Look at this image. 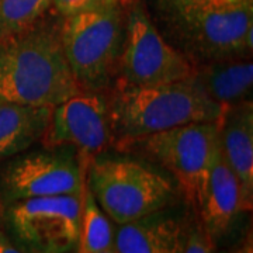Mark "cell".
<instances>
[{
  "label": "cell",
  "mask_w": 253,
  "mask_h": 253,
  "mask_svg": "<svg viewBox=\"0 0 253 253\" xmlns=\"http://www.w3.org/2000/svg\"><path fill=\"white\" fill-rule=\"evenodd\" d=\"M81 90L63 55L59 28L36 24L0 45V100L54 107Z\"/></svg>",
  "instance_id": "obj_1"
},
{
  "label": "cell",
  "mask_w": 253,
  "mask_h": 253,
  "mask_svg": "<svg viewBox=\"0 0 253 253\" xmlns=\"http://www.w3.org/2000/svg\"><path fill=\"white\" fill-rule=\"evenodd\" d=\"M109 109L113 136L121 144L186 124L218 121L224 110L191 78L152 86L120 83Z\"/></svg>",
  "instance_id": "obj_2"
},
{
  "label": "cell",
  "mask_w": 253,
  "mask_h": 253,
  "mask_svg": "<svg viewBox=\"0 0 253 253\" xmlns=\"http://www.w3.org/2000/svg\"><path fill=\"white\" fill-rule=\"evenodd\" d=\"M59 37L66 62L82 90L106 87L124 41L118 6H99L65 17Z\"/></svg>",
  "instance_id": "obj_3"
},
{
  "label": "cell",
  "mask_w": 253,
  "mask_h": 253,
  "mask_svg": "<svg viewBox=\"0 0 253 253\" xmlns=\"http://www.w3.org/2000/svg\"><path fill=\"white\" fill-rule=\"evenodd\" d=\"M86 173V184L97 204L118 225L163 210L174 194L168 177L135 161H99Z\"/></svg>",
  "instance_id": "obj_4"
},
{
  "label": "cell",
  "mask_w": 253,
  "mask_h": 253,
  "mask_svg": "<svg viewBox=\"0 0 253 253\" xmlns=\"http://www.w3.org/2000/svg\"><path fill=\"white\" fill-rule=\"evenodd\" d=\"M134 142L172 173L186 203L200 218L208 174L219 146L217 121L176 126Z\"/></svg>",
  "instance_id": "obj_5"
},
{
  "label": "cell",
  "mask_w": 253,
  "mask_h": 253,
  "mask_svg": "<svg viewBox=\"0 0 253 253\" xmlns=\"http://www.w3.org/2000/svg\"><path fill=\"white\" fill-rule=\"evenodd\" d=\"M83 194L20 200L7 212L16 244L26 253H73L81 234Z\"/></svg>",
  "instance_id": "obj_6"
},
{
  "label": "cell",
  "mask_w": 253,
  "mask_h": 253,
  "mask_svg": "<svg viewBox=\"0 0 253 253\" xmlns=\"http://www.w3.org/2000/svg\"><path fill=\"white\" fill-rule=\"evenodd\" d=\"M118 71L120 83L152 86L187 81L193 76L194 66L163 40L144 9L134 6L126 21Z\"/></svg>",
  "instance_id": "obj_7"
},
{
  "label": "cell",
  "mask_w": 253,
  "mask_h": 253,
  "mask_svg": "<svg viewBox=\"0 0 253 253\" xmlns=\"http://www.w3.org/2000/svg\"><path fill=\"white\" fill-rule=\"evenodd\" d=\"M186 40L208 59L244 56L252 51L253 0L174 10Z\"/></svg>",
  "instance_id": "obj_8"
},
{
  "label": "cell",
  "mask_w": 253,
  "mask_h": 253,
  "mask_svg": "<svg viewBox=\"0 0 253 253\" xmlns=\"http://www.w3.org/2000/svg\"><path fill=\"white\" fill-rule=\"evenodd\" d=\"M33 152L11 163L3 177L9 201L83 194L87 163L63 148Z\"/></svg>",
  "instance_id": "obj_9"
},
{
  "label": "cell",
  "mask_w": 253,
  "mask_h": 253,
  "mask_svg": "<svg viewBox=\"0 0 253 253\" xmlns=\"http://www.w3.org/2000/svg\"><path fill=\"white\" fill-rule=\"evenodd\" d=\"M111 139L109 103L99 91L90 90L54 106L42 136L46 148H75L84 161L104 151Z\"/></svg>",
  "instance_id": "obj_10"
},
{
  "label": "cell",
  "mask_w": 253,
  "mask_h": 253,
  "mask_svg": "<svg viewBox=\"0 0 253 253\" xmlns=\"http://www.w3.org/2000/svg\"><path fill=\"white\" fill-rule=\"evenodd\" d=\"M219 149L239 180L244 211L253 204V104L244 100L224 107L217 121Z\"/></svg>",
  "instance_id": "obj_11"
},
{
  "label": "cell",
  "mask_w": 253,
  "mask_h": 253,
  "mask_svg": "<svg viewBox=\"0 0 253 253\" xmlns=\"http://www.w3.org/2000/svg\"><path fill=\"white\" fill-rule=\"evenodd\" d=\"M190 226L183 218L159 210L114 231L118 253H183Z\"/></svg>",
  "instance_id": "obj_12"
},
{
  "label": "cell",
  "mask_w": 253,
  "mask_h": 253,
  "mask_svg": "<svg viewBox=\"0 0 253 253\" xmlns=\"http://www.w3.org/2000/svg\"><path fill=\"white\" fill-rule=\"evenodd\" d=\"M242 211L241 184L218 146L215 159L208 174L200 222L211 238L217 241L231 231Z\"/></svg>",
  "instance_id": "obj_13"
},
{
  "label": "cell",
  "mask_w": 253,
  "mask_h": 253,
  "mask_svg": "<svg viewBox=\"0 0 253 253\" xmlns=\"http://www.w3.org/2000/svg\"><path fill=\"white\" fill-rule=\"evenodd\" d=\"M208 99L222 109L241 103L252 93L253 65L249 58L232 56L210 59V62L194 68L191 76Z\"/></svg>",
  "instance_id": "obj_14"
},
{
  "label": "cell",
  "mask_w": 253,
  "mask_h": 253,
  "mask_svg": "<svg viewBox=\"0 0 253 253\" xmlns=\"http://www.w3.org/2000/svg\"><path fill=\"white\" fill-rule=\"evenodd\" d=\"M52 107H34L0 100V161L42 139Z\"/></svg>",
  "instance_id": "obj_15"
},
{
  "label": "cell",
  "mask_w": 253,
  "mask_h": 253,
  "mask_svg": "<svg viewBox=\"0 0 253 253\" xmlns=\"http://www.w3.org/2000/svg\"><path fill=\"white\" fill-rule=\"evenodd\" d=\"M109 249H114V229L110 218L100 208L87 184H84L81 234L76 253H97Z\"/></svg>",
  "instance_id": "obj_16"
},
{
  "label": "cell",
  "mask_w": 253,
  "mask_h": 253,
  "mask_svg": "<svg viewBox=\"0 0 253 253\" xmlns=\"http://www.w3.org/2000/svg\"><path fill=\"white\" fill-rule=\"evenodd\" d=\"M51 0H0V45L33 28Z\"/></svg>",
  "instance_id": "obj_17"
},
{
  "label": "cell",
  "mask_w": 253,
  "mask_h": 253,
  "mask_svg": "<svg viewBox=\"0 0 253 253\" xmlns=\"http://www.w3.org/2000/svg\"><path fill=\"white\" fill-rule=\"evenodd\" d=\"M214 244L215 241L206 231V228L201 225V222H197L193 228H190L183 253H215Z\"/></svg>",
  "instance_id": "obj_18"
},
{
  "label": "cell",
  "mask_w": 253,
  "mask_h": 253,
  "mask_svg": "<svg viewBox=\"0 0 253 253\" xmlns=\"http://www.w3.org/2000/svg\"><path fill=\"white\" fill-rule=\"evenodd\" d=\"M51 4L63 17L101 6L100 0H51Z\"/></svg>",
  "instance_id": "obj_19"
},
{
  "label": "cell",
  "mask_w": 253,
  "mask_h": 253,
  "mask_svg": "<svg viewBox=\"0 0 253 253\" xmlns=\"http://www.w3.org/2000/svg\"><path fill=\"white\" fill-rule=\"evenodd\" d=\"M163 1L174 11V10L186 9V7L219 4V3H232V1H241V0H163Z\"/></svg>",
  "instance_id": "obj_20"
},
{
  "label": "cell",
  "mask_w": 253,
  "mask_h": 253,
  "mask_svg": "<svg viewBox=\"0 0 253 253\" xmlns=\"http://www.w3.org/2000/svg\"><path fill=\"white\" fill-rule=\"evenodd\" d=\"M228 253H253L252 231L249 229L244 235V238L234 248H231V251Z\"/></svg>",
  "instance_id": "obj_21"
},
{
  "label": "cell",
  "mask_w": 253,
  "mask_h": 253,
  "mask_svg": "<svg viewBox=\"0 0 253 253\" xmlns=\"http://www.w3.org/2000/svg\"><path fill=\"white\" fill-rule=\"evenodd\" d=\"M0 253H26L16 242H13L3 231H0Z\"/></svg>",
  "instance_id": "obj_22"
},
{
  "label": "cell",
  "mask_w": 253,
  "mask_h": 253,
  "mask_svg": "<svg viewBox=\"0 0 253 253\" xmlns=\"http://www.w3.org/2000/svg\"><path fill=\"white\" fill-rule=\"evenodd\" d=\"M101 6H118L120 0H100Z\"/></svg>",
  "instance_id": "obj_23"
},
{
  "label": "cell",
  "mask_w": 253,
  "mask_h": 253,
  "mask_svg": "<svg viewBox=\"0 0 253 253\" xmlns=\"http://www.w3.org/2000/svg\"><path fill=\"white\" fill-rule=\"evenodd\" d=\"M97 253H118L116 249H109V251H103V252H97Z\"/></svg>",
  "instance_id": "obj_24"
}]
</instances>
